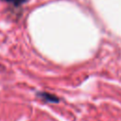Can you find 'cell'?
<instances>
[{
	"label": "cell",
	"instance_id": "2",
	"mask_svg": "<svg viewBox=\"0 0 121 121\" xmlns=\"http://www.w3.org/2000/svg\"><path fill=\"white\" fill-rule=\"evenodd\" d=\"M2 1L9 3V4H11L14 7H20L23 4H25L26 2H27V0H2Z\"/></svg>",
	"mask_w": 121,
	"mask_h": 121
},
{
	"label": "cell",
	"instance_id": "1",
	"mask_svg": "<svg viewBox=\"0 0 121 121\" xmlns=\"http://www.w3.org/2000/svg\"><path fill=\"white\" fill-rule=\"evenodd\" d=\"M38 96H40L41 98H43L44 101H47V102H54V103H57L59 102V98L52 95V94H48V93H45V92H40L37 94Z\"/></svg>",
	"mask_w": 121,
	"mask_h": 121
}]
</instances>
